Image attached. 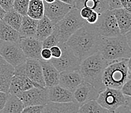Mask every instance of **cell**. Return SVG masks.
Masks as SVG:
<instances>
[{
	"instance_id": "2e32d148",
	"label": "cell",
	"mask_w": 131,
	"mask_h": 113,
	"mask_svg": "<svg viewBox=\"0 0 131 113\" xmlns=\"http://www.w3.org/2000/svg\"><path fill=\"white\" fill-rule=\"evenodd\" d=\"M84 81L78 71H62L59 73V85L73 93Z\"/></svg>"
},
{
	"instance_id": "6da1fadb",
	"label": "cell",
	"mask_w": 131,
	"mask_h": 113,
	"mask_svg": "<svg viewBox=\"0 0 131 113\" xmlns=\"http://www.w3.org/2000/svg\"><path fill=\"white\" fill-rule=\"evenodd\" d=\"M101 35L93 24H86L72 34L66 44L81 61L99 51Z\"/></svg>"
},
{
	"instance_id": "60d3db41",
	"label": "cell",
	"mask_w": 131,
	"mask_h": 113,
	"mask_svg": "<svg viewBox=\"0 0 131 113\" xmlns=\"http://www.w3.org/2000/svg\"><path fill=\"white\" fill-rule=\"evenodd\" d=\"M122 7L131 13V0H121Z\"/></svg>"
},
{
	"instance_id": "d6a6232c",
	"label": "cell",
	"mask_w": 131,
	"mask_h": 113,
	"mask_svg": "<svg viewBox=\"0 0 131 113\" xmlns=\"http://www.w3.org/2000/svg\"><path fill=\"white\" fill-rule=\"evenodd\" d=\"M121 90L125 96L131 97V77L123 85Z\"/></svg>"
},
{
	"instance_id": "74e56055",
	"label": "cell",
	"mask_w": 131,
	"mask_h": 113,
	"mask_svg": "<svg viewBox=\"0 0 131 113\" xmlns=\"http://www.w3.org/2000/svg\"><path fill=\"white\" fill-rule=\"evenodd\" d=\"M99 14L98 13L93 11L91 15L86 19L87 23L89 24H94L96 23L99 19Z\"/></svg>"
},
{
	"instance_id": "30bf717a",
	"label": "cell",
	"mask_w": 131,
	"mask_h": 113,
	"mask_svg": "<svg viewBox=\"0 0 131 113\" xmlns=\"http://www.w3.org/2000/svg\"><path fill=\"white\" fill-rule=\"evenodd\" d=\"M93 25L101 36L116 37L121 35L116 18L112 10L108 9L99 14L98 20Z\"/></svg>"
},
{
	"instance_id": "1f68e13d",
	"label": "cell",
	"mask_w": 131,
	"mask_h": 113,
	"mask_svg": "<svg viewBox=\"0 0 131 113\" xmlns=\"http://www.w3.org/2000/svg\"><path fill=\"white\" fill-rule=\"evenodd\" d=\"M44 105H32L26 107L24 109L23 113H44Z\"/></svg>"
},
{
	"instance_id": "4316f807",
	"label": "cell",
	"mask_w": 131,
	"mask_h": 113,
	"mask_svg": "<svg viewBox=\"0 0 131 113\" xmlns=\"http://www.w3.org/2000/svg\"><path fill=\"white\" fill-rule=\"evenodd\" d=\"M27 15L36 20H40L45 15V6L42 0H30Z\"/></svg>"
},
{
	"instance_id": "603a6c76",
	"label": "cell",
	"mask_w": 131,
	"mask_h": 113,
	"mask_svg": "<svg viewBox=\"0 0 131 113\" xmlns=\"http://www.w3.org/2000/svg\"><path fill=\"white\" fill-rule=\"evenodd\" d=\"M53 28L54 24L47 16L44 15L42 18L38 20L35 37L43 41L47 37L52 34Z\"/></svg>"
},
{
	"instance_id": "9a60e30c",
	"label": "cell",
	"mask_w": 131,
	"mask_h": 113,
	"mask_svg": "<svg viewBox=\"0 0 131 113\" xmlns=\"http://www.w3.org/2000/svg\"><path fill=\"white\" fill-rule=\"evenodd\" d=\"M26 64V74L37 86L46 87L42 74V65L40 60L27 58Z\"/></svg>"
},
{
	"instance_id": "f546056e",
	"label": "cell",
	"mask_w": 131,
	"mask_h": 113,
	"mask_svg": "<svg viewBox=\"0 0 131 113\" xmlns=\"http://www.w3.org/2000/svg\"><path fill=\"white\" fill-rule=\"evenodd\" d=\"M30 0H14L13 8L22 16L27 15Z\"/></svg>"
},
{
	"instance_id": "ab89813d",
	"label": "cell",
	"mask_w": 131,
	"mask_h": 113,
	"mask_svg": "<svg viewBox=\"0 0 131 113\" xmlns=\"http://www.w3.org/2000/svg\"><path fill=\"white\" fill-rule=\"evenodd\" d=\"M7 93L0 91V112L4 107L7 99Z\"/></svg>"
},
{
	"instance_id": "7bdbcfd3",
	"label": "cell",
	"mask_w": 131,
	"mask_h": 113,
	"mask_svg": "<svg viewBox=\"0 0 131 113\" xmlns=\"http://www.w3.org/2000/svg\"><path fill=\"white\" fill-rule=\"evenodd\" d=\"M61 2H64L65 3H67V4H69L71 5H72L74 7L75 3H76V0H59Z\"/></svg>"
},
{
	"instance_id": "e0dca14e",
	"label": "cell",
	"mask_w": 131,
	"mask_h": 113,
	"mask_svg": "<svg viewBox=\"0 0 131 113\" xmlns=\"http://www.w3.org/2000/svg\"><path fill=\"white\" fill-rule=\"evenodd\" d=\"M42 65V74H43L44 80L45 83V86L47 88L56 86L59 84V72L53 64L50 61L40 60Z\"/></svg>"
},
{
	"instance_id": "277c9868",
	"label": "cell",
	"mask_w": 131,
	"mask_h": 113,
	"mask_svg": "<svg viewBox=\"0 0 131 113\" xmlns=\"http://www.w3.org/2000/svg\"><path fill=\"white\" fill-rule=\"evenodd\" d=\"M86 24V20L81 16L79 9L74 7L63 18L54 25L53 32L58 35L60 43H66L72 34Z\"/></svg>"
},
{
	"instance_id": "5b68a950",
	"label": "cell",
	"mask_w": 131,
	"mask_h": 113,
	"mask_svg": "<svg viewBox=\"0 0 131 113\" xmlns=\"http://www.w3.org/2000/svg\"><path fill=\"white\" fill-rule=\"evenodd\" d=\"M127 60L123 59L110 63L105 68L102 82L106 88L121 89L130 78L127 67Z\"/></svg>"
},
{
	"instance_id": "ba28073f",
	"label": "cell",
	"mask_w": 131,
	"mask_h": 113,
	"mask_svg": "<svg viewBox=\"0 0 131 113\" xmlns=\"http://www.w3.org/2000/svg\"><path fill=\"white\" fill-rule=\"evenodd\" d=\"M34 86L41 87L37 86L26 75L25 63L15 67L14 75L10 80L8 93L18 97L23 91L29 90Z\"/></svg>"
},
{
	"instance_id": "d590c367",
	"label": "cell",
	"mask_w": 131,
	"mask_h": 113,
	"mask_svg": "<svg viewBox=\"0 0 131 113\" xmlns=\"http://www.w3.org/2000/svg\"><path fill=\"white\" fill-rule=\"evenodd\" d=\"M14 0H0V6L5 11H8L13 8Z\"/></svg>"
},
{
	"instance_id": "ffe728a7",
	"label": "cell",
	"mask_w": 131,
	"mask_h": 113,
	"mask_svg": "<svg viewBox=\"0 0 131 113\" xmlns=\"http://www.w3.org/2000/svg\"><path fill=\"white\" fill-rule=\"evenodd\" d=\"M48 89L50 101L59 103L74 101L73 93L62 87L59 84Z\"/></svg>"
},
{
	"instance_id": "3957f363",
	"label": "cell",
	"mask_w": 131,
	"mask_h": 113,
	"mask_svg": "<svg viewBox=\"0 0 131 113\" xmlns=\"http://www.w3.org/2000/svg\"><path fill=\"white\" fill-rule=\"evenodd\" d=\"M98 52L109 64L128 59L131 56L125 35L122 34L116 37L101 36Z\"/></svg>"
},
{
	"instance_id": "8992f818",
	"label": "cell",
	"mask_w": 131,
	"mask_h": 113,
	"mask_svg": "<svg viewBox=\"0 0 131 113\" xmlns=\"http://www.w3.org/2000/svg\"><path fill=\"white\" fill-rule=\"evenodd\" d=\"M130 98L123 94L121 89L106 88L99 93L96 100L110 112H115L121 107H126Z\"/></svg>"
},
{
	"instance_id": "ee69618b",
	"label": "cell",
	"mask_w": 131,
	"mask_h": 113,
	"mask_svg": "<svg viewBox=\"0 0 131 113\" xmlns=\"http://www.w3.org/2000/svg\"><path fill=\"white\" fill-rule=\"evenodd\" d=\"M127 67H128V71L129 73L130 77H131V56L127 60Z\"/></svg>"
},
{
	"instance_id": "681fc988",
	"label": "cell",
	"mask_w": 131,
	"mask_h": 113,
	"mask_svg": "<svg viewBox=\"0 0 131 113\" xmlns=\"http://www.w3.org/2000/svg\"><path fill=\"white\" fill-rule=\"evenodd\" d=\"M76 1H77V0H76Z\"/></svg>"
},
{
	"instance_id": "7c38bea8",
	"label": "cell",
	"mask_w": 131,
	"mask_h": 113,
	"mask_svg": "<svg viewBox=\"0 0 131 113\" xmlns=\"http://www.w3.org/2000/svg\"><path fill=\"white\" fill-rule=\"evenodd\" d=\"M44 6L45 16H47L54 25L63 18L71 9L74 7V6L59 0H56L50 3L44 2Z\"/></svg>"
},
{
	"instance_id": "7a4b0ae2",
	"label": "cell",
	"mask_w": 131,
	"mask_h": 113,
	"mask_svg": "<svg viewBox=\"0 0 131 113\" xmlns=\"http://www.w3.org/2000/svg\"><path fill=\"white\" fill-rule=\"evenodd\" d=\"M108 64L109 63L102 58L99 52H96L81 61L78 71L84 81L93 86L100 93L106 88L102 77Z\"/></svg>"
},
{
	"instance_id": "836d02e7",
	"label": "cell",
	"mask_w": 131,
	"mask_h": 113,
	"mask_svg": "<svg viewBox=\"0 0 131 113\" xmlns=\"http://www.w3.org/2000/svg\"><path fill=\"white\" fill-rule=\"evenodd\" d=\"M40 56H41V59L42 60H45V61L50 60L51 58H52L50 49L47 48H42L41 52H40Z\"/></svg>"
},
{
	"instance_id": "8fae6325",
	"label": "cell",
	"mask_w": 131,
	"mask_h": 113,
	"mask_svg": "<svg viewBox=\"0 0 131 113\" xmlns=\"http://www.w3.org/2000/svg\"><path fill=\"white\" fill-rule=\"evenodd\" d=\"M24 107L32 105H46L49 101L48 89L46 87H34L26 90L18 96Z\"/></svg>"
},
{
	"instance_id": "4fadbf2b",
	"label": "cell",
	"mask_w": 131,
	"mask_h": 113,
	"mask_svg": "<svg viewBox=\"0 0 131 113\" xmlns=\"http://www.w3.org/2000/svg\"><path fill=\"white\" fill-rule=\"evenodd\" d=\"M99 92L93 86L83 81L73 92L74 101L80 107L84 103L91 100H96Z\"/></svg>"
},
{
	"instance_id": "d4e9b609",
	"label": "cell",
	"mask_w": 131,
	"mask_h": 113,
	"mask_svg": "<svg viewBox=\"0 0 131 113\" xmlns=\"http://www.w3.org/2000/svg\"><path fill=\"white\" fill-rule=\"evenodd\" d=\"M20 39L18 31L12 28L3 20H0V41L19 43Z\"/></svg>"
},
{
	"instance_id": "f6af8a7d",
	"label": "cell",
	"mask_w": 131,
	"mask_h": 113,
	"mask_svg": "<svg viewBox=\"0 0 131 113\" xmlns=\"http://www.w3.org/2000/svg\"><path fill=\"white\" fill-rule=\"evenodd\" d=\"M5 13V11L0 6V20H2V19L3 18V16H4Z\"/></svg>"
},
{
	"instance_id": "44dd1931",
	"label": "cell",
	"mask_w": 131,
	"mask_h": 113,
	"mask_svg": "<svg viewBox=\"0 0 131 113\" xmlns=\"http://www.w3.org/2000/svg\"><path fill=\"white\" fill-rule=\"evenodd\" d=\"M116 18L121 34L125 35L131 30V13L123 7L112 10Z\"/></svg>"
},
{
	"instance_id": "cb8c5ba5",
	"label": "cell",
	"mask_w": 131,
	"mask_h": 113,
	"mask_svg": "<svg viewBox=\"0 0 131 113\" xmlns=\"http://www.w3.org/2000/svg\"><path fill=\"white\" fill-rule=\"evenodd\" d=\"M38 20L33 19L26 15L23 16L19 33L20 37H33L36 33Z\"/></svg>"
},
{
	"instance_id": "7402d4cb",
	"label": "cell",
	"mask_w": 131,
	"mask_h": 113,
	"mask_svg": "<svg viewBox=\"0 0 131 113\" xmlns=\"http://www.w3.org/2000/svg\"><path fill=\"white\" fill-rule=\"evenodd\" d=\"M90 8L99 14L108 10V0H77L74 7L80 10L82 7Z\"/></svg>"
},
{
	"instance_id": "4dcf8cb0",
	"label": "cell",
	"mask_w": 131,
	"mask_h": 113,
	"mask_svg": "<svg viewBox=\"0 0 131 113\" xmlns=\"http://www.w3.org/2000/svg\"><path fill=\"white\" fill-rule=\"evenodd\" d=\"M59 43H60V42H59V39L58 35L56 34V32L53 31L52 34H50L49 36L47 37L42 41V48H50L52 46L58 45Z\"/></svg>"
},
{
	"instance_id": "f35d334b",
	"label": "cell",
	"mask_w": 131,
	"mask_h": 113,
	"mask_svg": "<svg viewBox=\"0 0 131 113\" xmlns=\"http://www.w3.org/2000/svg\"><path fill=\"white\" fill-rule=\"evenodd\" d=\"M93 11L92 9H91L90 8H88L87 7H82V9L80 10V14L81 16L84 19L86 20L88 17H89L91 14L92 13V12Z\"/></svg>"
},
{
	"instance_id": "52a82bcc",
	"label": "cell",
	"mask_w": 131,
	"mask_h": 113,
	"mask_svg": "<svg viewBox=\"0 0 131 113\" xmlns=\"http://www.w3.org/2000/svg\"><path fill=\"white\" fill-rule=\"evenodd\" d=\"M61 48V55L59 58H52L49 60L59 73L62 71H78L81 61L78 57L76 56L69 46L66 43H59Z\"/></svg>"
},
{
	"instance_id": "b9f144b4",
	"label": "cell",
	"mask_w": 131,
	"mask_h": 113,
	"mask_svg": "<svg viewBox=\"0 0 131 113\" xmlns=\"http://www.w3.org/2000/svg\"><path fill=\"white\" fill-rule=\"evenodd\" d=\"M125 35L126 39H127V43H128V46H129V48L131 51V30L129 31L128 32H127V34Z\"/></svg>"
},
{
	"instance_id": "c3c4849f",
	"label": "cell",
	"mask_w": 131,
	"mask_h": 113,
	"mask_svg": "<svg viewBox=\"0 0 131 113\" xmlns=\"http://www.w3.org/2000/svg\"><path fill=\"white\" fill-rule=\"evenodd\" d=\"M42 1H44V0H42Z\"/></svg>"
},
{
	"instance_id": "8d00e7d4",
	"label": "cell",
	"mask_w": 131,
	"mask_h": 113,
	"mask_svg": "<svg viewBox=\"0 0 131 113\" xmlns=\"http://www.w3.org/2000/svg\"><path fill=\"white\" fill-rule=\"evenodd\" d=\"M50 49L51 53H52V58H58L61 55V48H60V46L59 45H56V46H52Z\"/></svg>"
},
{
	"instance_id": "bcb514c9",
	"label": "cell",
	"mask_w": 131,
	"mask_h": 113,
	"mask_svg": "<svg viewBox=\"0 0 131 113\" xmlns=\"http://www.w3.org/2000/svg\"><path fill=\"white\" fill-rule=\"evenodd\" d=\"M126 107L128 109V110H129L130 112H131V99H130L129 100V101H128V104H127Z\"/></svg>"
},
{
	"instance_id": "d6986e66",
	"label": "cell",
	"mask_w": 131,
	"mask_h": 113,
	"mask_svg": "<svg viewBox=\"0 0 131 113\" xmlns=\"http://www.w3.org/2000/svg\"><path fill=\"white\" fill-rule=\"evenodd\" d=\"M14 71L15 68L0 56V91L8 94Z\"/></svg>"
},
{
	"instance_id": "ac0fdd59",
	"label": "cell",
	"mask_w": 131,
	"mask_h": 113,
	"mask_svg": "<svg viewBox=\"0 0 131 113\" xmlns=\"http://www.w3.org/2000/svg\"><path fill=\"white\" fill-rule=\"evenodd\" d=\"M80 105L75 101L52 102L49 101L44 108V113H74L78 112Z\"/></svg>"
},
{
	"instance_id": "484cf974",
	"label": "cell",
	"mask_w": 131,
	"mask_h": 113,
	"mask_svg": "<svg viewBox=\"0 0 131 113\" xmlns=\"http://www.w3.org/2000/svg\"><path fill=\"white\" fill-rule=\"evenodd\" d=\"M24 107L23 102L18 96L8 93L5 105L0 113H21Z\"/></svg>"
},
{
	"instance_id": "9c48e42d",
	"label": "cell",
	"mask_w": 131,
	"mask_h": 113,
	"mask_svg": "<svg viewBox=\"0 0 131 113\" xmlns=\"http://www.w3.org/2000/svg\"><path fill=\"white\" fill-rule=\"evenodd\" d=\"M0 56L14 68L26 61V57L18 43L0 41Z\"/></svg>"
},
{
	"instance_id": "e575fe53",
	"label": "cell",
	"mask_w": 131,
	"mask_h": 113,
	"mask_svg": "<svg viewBox=\"0 0 131 113\" xmlns=\"http://www.w3.org/2000/svg\"><path fill=\"white\" fill-rule=\"evenodd\" d=\"M108 3L109 10L112 11L114 9L122 7L121 0H108Z\"/></svg>"
},
{
	"instance_id": "83f0119b",
	"label": "cell",
	"mask_w": 131,
	"mask_h": 113,
	"mask_svg": "<svg viewBox=\"0 0 131 113\" xmlns=\"http://www.w3.org/2000/svg\"><path fill=\"white\" fill-rule=\"evenodd\" d=\"M22 18L23 16L22 15H20V13L12 8L8 11H6L2 20L13 28L19 31L22 24Z\"/></svg>"
},
{
	"instance_id": "7dc6e473",
	"label": "cell",
	"mask_w": 131,
	"mask_h": 113,
	"mask_svg": "<svg viewBox=\"0 0 131 113\" xmlns=\"http://www.w3.org/2000/svg\"><path fill=\"white\" fill-rule=\"evenodd\" d=\"M54 1H56V0H44V2H46V3H52V2H53Z\"/></svg>"
},
{
	"instance_id": "5bb4252c",
	"label": "cell",
	"mask_w": 131,
	"mask_h": 113,
	"mask_svg": "<svg viewBox=\"0 0 131 113\" xmlns=\"http://www.w3.org/2000/svg\"><path fill=\"white\" fill-rule=\"evenodd\" d=\"M19 44L26 58L42 60L40 52L42 49V41H40L35 37H22L20 39Z\"/></svg>"
},
{
	"instance_id": "f1b7e54d",
	"label": "cell",
	"mask_w": 131,
	"mask_h": 113,
	"mask_svg": "<svg viewBox=\"0 0 131 113\" xmlns=\"http://www.w3.org/2000/svg\"><path fill=\"white\" fill-rule=\"evenodd\" d=\"M79 113H108L110 112L107 109L102 107L96 101V100H91L84 103L80 107Z\"/></svg>"
}]
</instances>
